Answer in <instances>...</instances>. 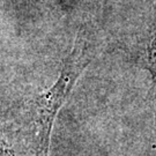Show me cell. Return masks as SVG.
<instances>
[{"label": "cell", "instance_id": "cell-1", "mask_svg": "<svg viewBox=\"0 0 156 156\" xmlns=\"http://www.w3.org/2000/svg\"><path fill=\"white\" fill-rule=\"evenodd\" d=\"M95 55L96 43L93 36L86 28H81L72 51L64 62L59 78L33 101L34 119L37 126V156H49L51 133L57 115Z\"/></svg>", "mask_w": 156, "mask_h": 156}, {"label": "cell", "instance_id": "cell-2", "mask_svg": "<svg viewBox=\"0 0 156 156\" xmlns=\"http://www.w3.org/2000/svg\"><path fill=\"white\" fill-rule=\"evenodd\" d=\"M147 60H148L149 69L153 73L154 78L156 79V31L151 36L149 44L147 46Z\"/></svg>", "mask_w": 156, "mask_h": 156}, {"label": "cell", "instance_id": "cell-3", "mask_svg": "<svg viewBox=\"0 0 156 156\" xmlns=\"http://www.w3.org/2000/svg\"><path fill=\"white\" fill-rule=\"evenodd\" d=\"M0 156H14V153L2 140H0Z\"/></svg>", "mask_w": 156, "mask_h": 156}, {"label": "cell", "instance_id": "cell-4", "mask_svg": "<svg viewBox=\"0 0 156 156\" xmlns=\"http://www.w3.org/2000/svg\"><path fill=\"white\" fill-rule=\"evenodd\" d=\"M155 24H156V2H155Z\"/></svg>", "mask_w": 156, "mask_h": 156}]
</instances>
